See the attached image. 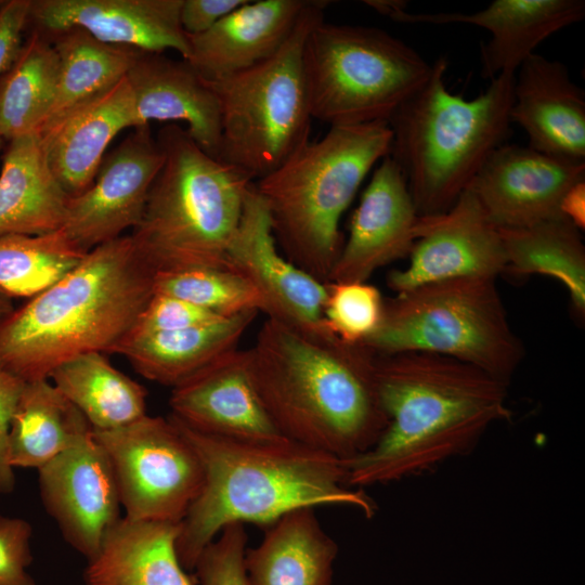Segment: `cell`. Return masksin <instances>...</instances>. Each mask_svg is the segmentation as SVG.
<instances>
[{"instance_id": "1", "label": "cell", "mask_w": 585, "mask_h": 585, "mask_svg": "<svg viewBox=\"0 0 585 585\" xmlns=\"http://www.w3.org/2000/svg\"><path fill=\"white\" fill-rule=\"evenodd\" d=\"M245 353L256 392L285 438L349 460L386 429L376 354L363 344L266 317Z\"/></svg>"}, {"instance_id": "2", "label": "cell", "mask_w": 585, "mask_h": 585, "mask_svg": "<svg viewBox=\"0 0 585 585\" xmlns=\"http://www.w3.org/2000/svg\"><path fill=\"white\" fill-rule=\"evenodd\" d=\"M376 376L387 426L368 451L346 460L351 487L430 471L469 453L489 428L512 417L509 385L452 358L376 354Z\"/></svg>"}, {"instance_id": "3", "label": "cell", "mask_w": 585, "mask_h": 585, "mask_svg": "<svg viewBox=\"0 0 585 585\" xmlns=\"http://www.w3.org/2000/svg\"><path fill=\"white\" fill-rule=\"evenodd\" d=\"M196 451L203 469L200 493L180 525L177 552L193 571L203 549L231 523L268 526L287 512L347 506L372 518L375 500L348 485L344 459L287 438L246 441L199 432L169 414Z\"/></svg>"}, {"instance_id": "4", "label": "cell", "mask_w": 585, "mask_h": 585, "mask_svg": "<svg viewBox=\"0 0 585 585\" xmlns=\"http://www.w3.org/2000/svg\"><path fill=\"white\" fill-rule=\"evenodd\" d=\"M154 278L130 235L91 249L0 322V365L30 382L81 354H116L153 296Z\"/></svg>"}, {"instance_id": "5", "label": "cell", "mask_w": 585, "mask_h": 585, "mask_svg": "<svg viewBox=\"0 0 585 585\" xmlns=\"http://www.w3.org/2000/svg\"><path fill=\"white\" fill-rule=\"evenodd\" d=\"M446 67L445 57L437 58L428 80L388 120L389 156L406 180L418 216L448 210L510 133L516 73L499 74L467 100L447 90Z\"/></svg>"}, {"instance_id": "6", "label": "cell", "mask_w": 585, "mask_h": 585, "mask_svg": "<svg viewBox=\"0 0 585 585\" xmlns=\"http://www.w3.org/2000/svg\"><path fill=\"white\" fill-rule=\"evenodd\" d=\"M385 121L330 127L255 181L285 257L328 283L343 245L339 223L374 165L390 154Z\"/></svg>"}, {"instance_id": "7", "label": "cell", "mask_w": 585, "mask_h": 585, "mask_svg": "<svg viewBox=\"0 0 585 585\" xmlns=\"http://www.w3.org/2000/svg\"><path fill=\"white\" fill-rule=\"evenodd\" d=\"M156 140L164 161L130 234L136 251L155 275L227 268V247L252 181L177 123L160 128Z\"/></svg>"}, {"instance_id": "8", "label": "cell", "mask_w": 585, "mask_h": 585, "mask_svg": "<svg viewBox=\"0 0 585 585\" xmlns=\"http://www.w3.org/2000/svg\"><path fill=\"white\" fill-rule=\"evenodd\" d=\"M374 354L428 352L470 364L509 385L525 349L496 286L483 277L435 282L385 299Z\"/></svg>"}, {"instance_id": "9", "label": "cell", "mask_w": 585, "mask_h": 585, "mask_svg": "<svg viewBox=\"0 0 585 585\" xmlns=\"http://www.w3.org/2000/svg\"><path fill=\"white\" fill-rule=\"evenodd\" d=\"M329 1L311 0L292 32L271 57L247 69L207 81L220 112L217 158L255 182L309 141L312 115L302 50Z\"/></svg>"}, {"instance_id": "10", "label": "cell", "mask_w": 585, "mask_h": 585, "mask_svg": "<svg viewBox=\"0 0 585 585\" xmlns=\"http://www.w3.org/2000/svg\"><path fill=\"white\" fill-rule=\"evenodd\" d=\"M302 66L312 118L330 127L388 122L430 77L432 64L384 29L320 18Z\"/></svg>"}, {"instance_id": "11", "label": "cell", "mask_w": 585, "mask_h": 585, "mask_svg": "<svg viewBox=\"0 0 585 585\" xmlns=\"http://www.w3.org/2000/svg\"><path fill=\"white\" fill-rule=\"evenodd\" d=\"M92 433L110 459L125 517L181 523L200 493L204 469L169 416L146 414Z\"/></svg>"}, {"instance_id": "12", "label": "cell", "mask_w": 585, "mask_h": 585, "mask_svg": "<svg viewBox=\"0 0 585 585\" xmlns=\"http://www.w3.org/2000/svg\"><path fill=\"white\" fill-rule=\"evenodd\" d=\"M414 236L408 264L387 277L395 294L447 280H496L505 271L499 230L468 188L445 212L418 216Z\"/></svg>"}, {"instance_id": "13", "label": "cell", "mask_w": 585, "mask_h": 585, "mask_svg": "<svg viewBox=\"0 0 585 585\" xmlns=\"http://www.w3.org/2000/svg\"><path fill=\"white\" fill-rule=\"evenodd\" d=\"M162 161L150 125L133 128L103 158L92 184L69 197L62 230L88 252L136 227Z\"/></svg>"}, {"instance_id": "14", "label": "cell", "mask_w": 585, "mask_h": 585, "mask_svg": "<svg viewBox=\"0 0 585 585\" xmlns=\"http://www.w3.org/2000/svg\"><path fill=\"white\" fill-rule=\"evenodd\" d=\"M38 473L47 512L64 540L87 560L92 559L121 518L115 472L92 429L81 433Z\"/></svg>"}, {"instance_id": "15", "label": "cell", "mask_w": 585, "mask_h": 585, "mask_svg": "<svg viewBox=\"0 0 585 585\" xmlns=\"http://www.w3.org/2000/svg\"><path fill=\"white\" fill-rule=\"evenodd\" d=\"M226 266L260 294L268 317L323 330L327 283L290 262L276 247L264 200L252 182L226 251Z\"/></svg>"}, {"instance_id": "16", "label": "cell", "mask_w": 585, "mask_h": 585, "mask_svg": "<svg viewBox=\"0 0 585 585\" xmlns=\"http://www.w3.org/2000/svg\"><path fill=\"white\" fill-rule=\"evenodd\" d=\"M585 181V164L504 143L485 159L468 190L498 229L525 227L562 216L566 194Z\"/></svg>"}, {"instance_id": "17", "label": "cell", "mask_w": 585, "mask_h": 585, "mask_svg": "<svg viewBox=\"0 0 585 585\" xmlns=\"http://www.w3.org/2000/svg\"><path fill=\"white\" fill-rule=\"evenodd\" d=\"M381 15L400 23L468 24L486 29L481 46V76L492 80L516 73L535 48L552 34L585 17L584 0H494L472 13H410L401 0H364Z\"/></svg>"}, {"instance_id": "18", "label": "cell", "mask_w": 585, "mask_h": 585, "mask_svg": "<svg viewBox=\"0 0 585 585\" xmlns=\"http://www.w3.org/2000/svg\"><path fill=\"white\" fill-rule=\"evenodd\" d=\"M182 0H31L28 26L43 35L81 28L95 39L141 51L190 52Z\"/></svg>"}, {"instance_id": "19", "label": "cell", "mask_w": 585, "mask_h": 585, "mask_svg": "<svg viewBox=\"0 0 585 585\" xmlns=\"http://www.w3.org/2000/svg\"><path fill=\"white\" fill-rule=\"evenodd\" d=\"M417 218L406 180L388 155L374 170L351 217L349 236L328 283L367 282L378 269L408 257Z\"/></svg>"}, {"instance_id": "20", "label": "cell", "mask_w": 585, "mask_h": 585, "mask_svg": "<svg viewBox=\"0 0 585 585\" xmlns=\"http://www.w3.org/2000/svg\"><path fill=\"white\" fill-rule=\"evenodd\" d=\"M169 405L172 416L203 433L246 441L285 438L263 407L238 348L174 386Z\"/></svg>"}, {"instance_id": "21", "label": "cell", "mask_w": 585, "mask_h": 585, "mask_svg": "<svg viewBox=\"0 0 585 585\" xmlns=\"http://www.w3.org/2000/svg\"><path fill=\"white\" fill-rule=\"evenodd\" d=\"M510 121L524 130L532 150L585 164V93L563 63L533 53L519 66Z\"/></svg>"}, {"instance_id": "22", "label": "cell", "mask_w": 585, "mask_h": 585, "mask_svg": "<svg viewBox=\"0 0 585 585\" xmlns=\"http://www.w3.org/2000/svg\"><path fill=\"white\" fill-rule=\"evenodd\" d=\"M127 128H135V109L125 76L47 122L37 133L55 178L69 196H76L92 184L109 143Z\"/></svg>"}, {"instance_id": "23", "label": "cell", "mask_w": 585, "mask_h": 585, "mask_svg": "<svg viewBox=\"0 0 585 585\" xmlns=\"http://www.w3.org/2000/svg\"><path fill=\"white\" fill-rule=\"evenodd\" d=\"M131 87L135 128L151 121H182L194 141L217 158L220 112L209 83L183 58L139 50L126 75Z\"/></svg>"}, {"instance_id": "24", "label": "cell", "mask_w": 585, "mask_h": 585, "mask_svg": "<svg viewBox=\"0 0 585 585\" xmlns=\"http://www.w3.org/2000/svg\"><path fill=\"white\" fill-rule=\"evenodd\" d=\"M311 0H247L210 29L187 35L185 61L213 81L274 55L292 32Z\"/></svg>"}, {"instance_id": "25", "label": "cell", "mask_w": 585, "mask_h": 585, "mask_svg": "<svg viewBox=\"0 0 585 585\" xmlns=\"http://www.w3.org/2000/svg\"><path fill=\"white\" fill-rule=\"evenodd\" d=\"M181 523L127 517L107 532L83 573L87 585H198L177 552Z\"/></svg>"}, {"instance_id": "26", "label": "cell", "mask_w": 585, "mask_h": 585, "mask_svg": "<svg viewBox=\"0 0 585 585\" xmlns=\"http://www.w3.org/2000/svg\"><path fill=\"white\" fill-rule=\"evenodd\" d=\"M69 197L37 132L9 141L0 171V236L61 230Z\"/></svg>"}, {"instance_id": "27", "label": "cell", "mask_w": 585, "mask_h": 585, "mask_svg": "<svg viewBox=\"0 0 585 585\" xmlns=\"http://www.w3.org/2000/svg\"><path fill=\"white\" fill-rule=\"evenodd\" d=\"M337 556L314 508H299L266 526L245 567L250 585H332Z\"/></svg>"}, {"instance_id": "28", "label": "cell", "mask_w": 585, "mask_h": 585, "mask_svg": "<svg viewBox=\"0 0 585 585\" xmlns=\"http://www.w3.org/2000/svg\"><path fill=\"white\" fill-rule=\"evenodd\" d=\"M247 311L190 328L129 336L117 349L143 377L173 388L237 344L256 318Z\"/></svg>"}, {"instance_id": "29", "label": "cell", "mask_w": 585, "mask_h": 585, "mask_svg": "<svg viewBox=\"0 0 585 585\" xmlns=\"http://www.w3.org/2000/svg\"><path fill=\"white\" fill-rule=\"evenodd\" d=\"M90 429L49 379L25 382L10 420L6 464L38 470Z\"/></svg>"}, {"instance_id": "30", "label": "cell", "mask_w": 585, "mask_h": 585, "mask_svg": "<svg viewBox=\"0 0 585 585\" xmlns=\"http://www.w3.org/2000/svg\"><path fill=\"white\" fill-rule=\"evenodd\" d=\"M498 230L506 255L504 273L557 280L568 291L574 315L584 320L585 246L581 230L563 216L525 227Z\"/></svg>"}, {"instance_id": "31", "label": "cell", "mask_w": 585, "mask_h": 585, "mask_svg": "<svg viewBox=\"0 0 585 585\" xmlns=\"http://www.w3.org/2000/svg\"><path fill=\"white\" fill-rule=\"evenodd\" d=\"M49 379L92 430L118 429L146 415L145 388L114 367L103 353L78 355L56 367Z\"/></svg>"}, {"instance_id": "32", "label": "cell", "mask_w": 585, "mask_h": 585, "mask_svg": "<svg viewBox=\"0 0 585 585\" xmlns=\"http://www.w3.org/2000/svg\"><path fill=\"white\" fill-rule=\"evenodd\" d=\"M43 36L51 41L57 55L58 78L51 109L42 126L117 83L127 75L139 52L102 42L81 28Z\"/></svg>"}, {"instance_id": "33", "label": "cell", "mask_w": 585, "mask_h": 585, "mask_svg": "<svg viewBox=\"0 0 585 585\" xmlns=\"http://www.w3.org/2000/svg\"><path fill=\"white\" fill-rule=\"evenodd\" d=\"M58 58L51 41L31 31L0 77V136L8 141L37 132L56 91Z\"/></svg>"}, {"instance_id": "34", "label": "cell", "mask_w": 585, "mask_h": 585, "mask_svg": "<svg viewBox=\"0 0 585 585\" xmlns=\"http://www.w3.org/2000/svg\"><path fill=\"white\" fill-rule=\"evenodd\" d=\"M88 252L61 229L43 235L0 236V290L32 298L75 269Z\"/></svg>"}, {"instance_id": "35", "label": "cell", "mask_w": 585, "mask_h": 585, "mask_svg": "<svg viewBox=\"0 0 585 585\" xmlns=\"http://www.w3.org/2000/svg\"><path fill=\"white\" fill-rule=\"evenodd\" d=\"M154 292L173 296L217 316L230 317L247 311L264 312L258 290L229 268L194 269L155 275Z\"/></svg>"}, {"instance_id": "36", "label": "cell", "mask_w": 585, "mask_h": 585, "mask_svg": "<svg viewBox=\"0 0 585 585\" xmlns=\"http://www.w3.org/2000/svg\"><path fill=\"white\" fill-rule=\"evenodd\" d=\"M384 307L380 290L367 282L327 283L324 324L342 341L362 344L380 325Z\"/></svg>"}, {"instance_id": "37", "label": "cell", "mask_w": 585, "mask_h": 585, "mask_svg": "<svg viewBox=\"0 0 585 585\" xmlns=\"http://www.w3.org/2000/svg\"><path fill=\"white\" fill-rule=\"evenodd\" d=\"M247 533L243 523L224 526L196 560L198 585H250L246 567Z\"/></svg>"}, {"instance_id": "38", "label": "cell", "mask_w": 585, "mask_h": 585, "mask_svg": "<svg viewBox=\"0 0 585 585\" xmlns=\"http://www.w3.org/2000/svg\"><path fill=\"white\" fill-rule=\"evenodd\" d=\"M221 318L183 299L154 292L129 336L171 332L209 324Z\"/></svg>"}, {"instance_id": "39", "label": "cell", "mask_w": 585, "mask_h": 585, "mask_svg": "<svg viewBox=\"0 0 585 585\" xmlns=\"http://www.w3.org/2000/svg\"><path fill=\"white\" fill-rule=\"evenodd\" d=\"M32 528L24 519L0 516V585H36L31 564Z\"/></svg>"}, {"instance_id": "40", "label": "cell", "mask_w": 585, "mask_h": 585, "mask_svg": "<svg viewBox=\"0 0 585 585\" xmlns=\"http://www.w3.org/2000/svg\"><path fill=\"white\" fill-rule=\"evenodd\" d=\"M31 0H5L0 9V77L11 67L28 27Z\"/></svg>"}, {"instance_id": "41", "label": "cell", "mask_w": 585, "mask_h": 585, "mask_svg": "<svg viewBox=\"0 0 585 585\" xmlns=\"http://www.w3.org/2000/svg\"><path fill=\"white\" fill-rule=\"evenodd\" d=\"M24 381L0 365V494L12 493L15 486L14 471L6 464V439L10 420Z\"/></svg>"}, {"instance_id": "42", "label": "cell", "mask_w": 585, "mask_h": 585, "mask_svg": "<svg viewBox=\"0 0 585 585\" xmlns=\"http://www.w3.org/2000/svg\"><path fill=\"white\" fill-rule=\"evenodd\" d=\"M247 0H182L180 22L186 35H198L216 25Z\"/></svg>"}, {"instance_id": "43", "label": "cell", "mask_w": 585, "mask_h": 585, "mask_svg": "<svg viewBox=\"0 0 585 585\" xmlns=\"http://www.w3.org/2000/svg\"><path fill=\"white\" fill-rule=\"evenodd\" d=\"M560 212L581 231L585 225V181L574 185L563 197Z\"/></svg>"}, {"instance_id": "44", "label": "cell", "mask_w": 585, "mask_h": 585, "mask_svg": "<svg viewBox=\"0 0 585 585\" xmlns=\"http://www.w3.org/2000/svg\"><path fill=\"white\" fill-rule=\"evenodd\" d=\"M14 309L12 298L0 290V322H2Z\"/></svg>"}, {"instance_id": "45", "label": "cell", "mask_w": 585, "mask_h": 585, "mask_svg": "<svg viewBox=\"0 0 585 585\" xmlns=\"http://www.w3.org/2000/svg\"><path fill=\"white\" fill-rule=\"evenodd\" d=\"M5 0H0V9L2 8V5L4 4Z\"/></svg>"}, {"instance_id": "46", "label": "cell", "mask_w": 585, "mask_h": 585, "mask_svg": "<svg viewBox=\"0 0 585 585\" xmlns=\"http://www.w3.org/2000/svg\"><path fill=\"white\" fill-rule=\"evenodd\" d=\"M2 141H3V139L0 136V148L2 146Z\"/></svg>"}]
</instances>
